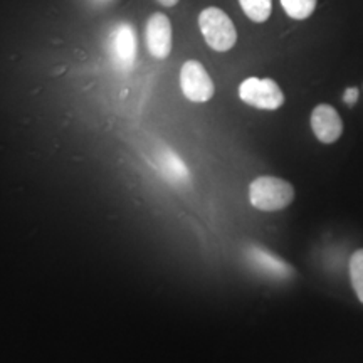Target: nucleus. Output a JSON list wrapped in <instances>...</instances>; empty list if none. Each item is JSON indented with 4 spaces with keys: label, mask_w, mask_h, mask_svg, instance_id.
<instances>
[{
    "label": "nucleus",
    "mask_w": 363,
    "mask_h": 363,
    "mask_svg": "<svg viewBox=\"0 0 363 363\" xmlns=\"http://www.w3.org/2000/svg\"><path fill=\"white\" fill-rule=\"evenodd\" d=\"M150 54L157 59L169 57L172 52V24L165 13L157 12L150 17L145 29Z\"/></svg>",
    "instance_id": "423d86ee"
},
{
    "label": "nucleus",
    "mask_w": 363,
    "mask_h": 363,
    "mask_svg": "<svg viewBox=\"0 0 363 363\" xmlns=\"http://www.w3.org/2000/svg\"><path fill=\"white\" fill-rule=\"evenodd\" d=\"M318 0H281L284 12L293 19H308L316 9Z\"/></svg>",
    "instance_id": "9b49d317"
},
{
    "label": "nucleus",
    "mask_w": 363,
    "mask_h": 363,
    "mask_svg": "<svg viewBox=\"0 0 363 363\" xmlns=\"http://www.w3.org/2000/svg\"><path fill=\"white\" fill-rule=\"evenodd\" d=\"M106 49L113 66L118 71H131L136 59V49H138L133 26L128 24V22H118L111 29V33L108 34Z\"/></svg>",
    "instance_id": "7ed1b4c3"
},
{
    "label": "nucleus",
    "mask_w": 363,
    "mask_h": 363,
    "mask_svg": "<svg viewBox=\"0 0 363 363\" xmlns=\"http://www.w3.org/2000/svg\"><path fill=\"white\" fill-rule=\"evenodd\" d=\"M240 7L249 19L254 22H266L272 11V0H239Z\"/></svg>",
    "instance_id": "9d476101"
},
{
    "label": "nucleus",
    "mask_w": 363,
    "mask_h": 363,
    "mask_svg": "<svg viewBox=\"0 0 363 363\" xmlns=\"http://www.w3.org/2000/svg\"><path fill=\"white\" fill-rule=\"evenodd\" d=\"M311 128L316 138L323 143H333L342 136V118L330 104H320L311 113Z\"/></svg>",
    "instance_id": "6e6552de"
},
{
    "label": "nucleus",
    "mask_w": 363,
    "mask_h": 363,
    "mask_svg": "<svg viewBox=\"0 0 363 363\" xmlns=\"http://www.w3.org/2000/svg\"><path fill=\"white\" fill-rule=\"evenodd\" d=\"M158 4H160V6H163V7H174V6H177V4H179V0H158Z\"/></svg>",
    "instance_id": "4468645a"
},
{
    "label": "nucleus",
    "mask_w": 363,
    "mask_h": 363,
    "mask_svg": "<svg viewBox=\"0 0 363 363\" xmlns=\"http://www.w3.org/2000/svg\"><path fill=\"white\" fill-rule=\"evenodd\" d=\"M239 98L257 110H278L283 106L284 94L276 81L247 78L239 86Z\"/></svg>",
    "instance_id": "20e7f679"
},
{
    "label": "nucleus",
    "mask_w": 363,
    "mask_h": 363,
    "mask_svg": "<svg viewBox=\"0 0 363 363\" xmlns=\"http://www.w3.org/2000/svg\"><path fill=\"white\" fill-rule=\"evenodd\" d=\"M246 259L249 264H251L254 269L261 274L267 276V278L272 279H289L293 278L294 269L288 262L281 259V257L272 254L267 249L257 247V246H251L246 249Z\"/></svg>",
    "instance_id": "0eeeda50"
},
{
    "label": "nucleus",
    "mask_w": 363,
    "mask_h": 363,
    "mask_svg": "<svg viewBox=\"0 0 363 363\" xmlns=\"http://www.w3.org/2000/svg\"><path fill=\"white\" fill-rule=\"evenodd\" d=\"M357 99H358V89L357 88H348L347 91H345V94H343L345 104H348V106H353V104L357 103Z\"/></svg>",
    "instance_id": "ddd939ff"
},
{
    "label": "nucleus",
    "mask_w": 363,
    "mask_h": 363,
    "mask_svg": "<svg viewBox=\"0 0 363 363\" xmlns=\"http://www.w3.org/2000/svg\"><path fill=\"white\" fill-rule=\"evenodd\" d=\"M350 279L358 299L363 303V249H358L350 257Z\"/></svg>",
    "instance_id": "f8f14e48"
},
{
    "label": "nucleus",
    "mask_w": 363,
    "mask_h": 363,
    "mask_svg": "<svg viewBox=\"0 0 363 363\" xmlns=\"http://www.w3.org/2000/svg\"><path fill=\"white\" fill-rule=\"evenodd\" d=\"M155 167L163 175V179L170 182V184L187 185L190 182V172L187 165L172 148L158 150Z\"/></svg>",
    "instance_id": "1a4fd4ad"
},
{
    "label": "nucleus",
    "mask_w": 363,
    "mask_h": 363,
    "mask_svg": "<svg viewBox=\"0 0 363 363\" xmlns=\"http://www.w3.org/2000/svg\"><path fill=\"white\" fill-rule=\"evenodd\" d=\"M91 4H94V6H108V4H113L115 0H89Z\"/></svg>",
    "instance_id": "2eb2a0df"
},
{
    "label": "nucleus",
    "mask_w": 363,
    "mask_h": 363,
    "mask_svg": "<svg viewBox=\"0 0 363 363\" xmlns=\"http://www.w3.org/2000/svg\"><path fill=\"white\" fill-rule=\"evenodd\" d=\"M199 26H201L206 43L217 52L229 51L238 40V33H235L233 21L224 11L217 7H208L202 11L199 17Z\"/></svg>",
    "instance_id": "f03ea898"
},
{
    "label": "nucleus",
    "mask_w": 363,
    "mask_h": 363,
    "mask_svg": "<svg viewBox=\"0 0 363 363\" xmlns=\"http://www.w3.org/2000/svg\"><path fill=\"white\" fill-rule=\"evenodd\" d=\"M249 201L259 211H281L294 201V189L291 184L278 177H257L249 185Z\"/></svg>",
    "instance_id": "f257e3e1"
},
{
    "label": "nucleus",
    "mask_w": 363,
    "mask_h": 363,
    "mask_svg": "<svg viewBox=\"0 0 363 363\" xmlns=\"http://www.w3.org/2000/svg\"><path fill=\"white\" fill-rule=\"evenodd\" d=\"M180 88L194 103H206L214 96V81L199 61H187L180 69Z\"/></svg>",
    "instance_id": "39448f33"
}]
</instances>
